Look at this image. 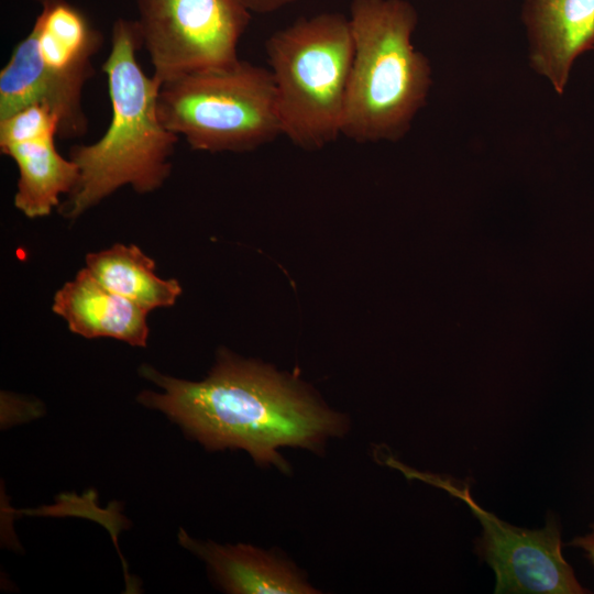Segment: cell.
I'll use <instances>...</instances> for the list:
<instances>
[{
  "label": "cell",
  "mask_w": 594,
  "mask_h": 594,
  "mask_svg": "<svg viewBox=\"0 0 594 594\" xmlns=\"http://www.w3.org/2000/svg\"><path fill=\"white\" fill-rule=\"evenodd\" d=\"M86 268L110 290L150 311L172 307L182 294L174 278H162L155 262L134 244L114 245L86 256Z\"/></svg>",
  "instance_id": "obj_13"
},
{
  "label": "cell",
  "mask_w": 594,
  "mask_h": 594,
  "mask_svg": "<svg viewBox=\"0 0 594 594\" xmlns=\"http://www.w3.org/2000/svg\"><path fill=\"white\" fill-rule=\"evenodd\" d=\"M283 135L320 150L341 135L353 36L349 18L322 12L300 18L265 43Z\"/></svg>",
  "instance_id": "obj_4"
},
{
  "label": "cell",
  "mask_w": 594,
  "mask_h": 594,
  "mask_svg": "<svg viewBox=\"0 0 594 594\" xmlns=\"http://www.w3.org/2000/svg\"><path fill=\"white\" fill-rule=\"evenodd\" d=\"M393 465L406 476L443 488L470 507L482 526L475 549L495 572V593H591L580 584L563 558L561 532L554 518H548L546 526L537 530L514 527L481 508L468 485H455L442 476L420 473L397 462Z\"/></svg>",
  "instance_id": "obj_8"
},
{
  "label": "cell",
  "mask_w": 594,
  "mask_h": 594,
  "mask_svg": "<svg viewBox=\"0 0 594 594\" xmlns=\"http://www.w3.org/2000/svg\"><path fill=\"white\" fill-rule=\"evenodd\" d=\"M163 124L196 151L249 152L283 135L270 69L239 61L161 84Z\"/></svg>",
  "instance_id": "obj_6"
},
{
  "label": "cell",
  "mask_w": 594,
  "mask_h": 594,
  "mask_svg": "<svg viewBox=\"0 0 594 594\" xmlns=\"http://www.w3.org/2000/svg\"><path fill=\"white\" fill-rule=\"evenodd\" d=\"M353 59L341 135L395 142L411 129L432 85L429 59L411 42L418 23L407 0H351Z\"/></svg>",
  "instance_id": "obj_3"
},
{
  "label": "cell",
  "mask_w": 594,
  "mask_h": 594,
  "mask_svg": "<svg viewBox=\"0 0 594 594\" xmlns=\"http://www.w3.org/2000/svg\"><path fill=\"white\" fill-rule=\"evenodd\" d=\"M136 8L142 47L160 84L240 61L251 13L239 0H136Z\"/></svg>",
  "instance_id": "obj_7"
},
{
  "label": "cell",
  "mask_w": 594,
  "mask_h": 594,
  "mask_svg": "<svg viewBox=\"0 0 594 594\" xmlns=\"http://www.w3.org/2000/svg\"><path fill=\"white\" fill-rule=\"evenodd\" d=\"M529 62L563 94L574 61L594 48V0H524Z\"/></svg>",
  "instance_id": "obj_9"
},
{
  "label": "cell",
  "mask_w": 594,
  "mask_h": 594,
  "mask_svg": "<svg viewBox=\"0 0 594 594\" xmlns=\"http://www.w3.org/2000/svg\"><path fill=\"white\" fill-rule=\"evenodd\" d=\"M52 309L73 333L146 346L150 310L103 286L86 267L56 292Z\"/></svg>",
  "instance_id": "obj_10"
},
{
  "label": "cell",
  "mask_w": 594,
  "mask_h": 594,
  "mask_svg": "<svg viewBox=\"0 0 594 594\" xmlns=\"http://www.w3.org/2000/svg\"><path fill=\"white\" fill-rule=\"evenodd\" d=\"M250 13L266 14L301 0H239Z\"/></svg>",
  "instance_id": "obj_15"
},
{
  "label": "cell",
  "mask_w": 594,
  "mask_h": 594,
  "mask_svg": "<svg viewBox=\"0 0 594 594\" xmlns=\"http://www.w3.org/2000/svg\"><path fill=\"white\" fill-rule=\"evenodd\" d=\"M40 4L30 33L0 72V120L41 103L57 116L58 138H78L88 129L82 90L94 76L91 59L103 36L67 0H40Z\"/></svg>",
  "instance_id": "obj_5"
},
{
  "label": "cell",
  "mask_w": 594,
  "mask_h": 594,
  "mask_svg": "<svg viewBox=\"0 0 594 594\" xmlns=\"http://www.w3.org/2000/svg\"><path fill=\"white\" fill-rule=\"evenodd\" d=\"M55 136L15 143L0 148L19 169L14 206L25 217L51 215L59 207L63 195H69L79 179V168L55 147Z\"/></svg>",
  "instance_id": "obj_12"
},
{
  "label": "cell",
  "mask_w": 594,
  "mask_h": 594,
  "mask_svg": "<svg viewBox=\"0 0 594 594\" xmlns=\"http://www.w3.org/2000/svg\"><path fill=\"white\" fill-rule=\"evenodd\" d=\"M57 116L45 105L24 107L0 120V148L11 144L58 136Z\"/></svg>",
  "instance_id": "obj_14"
},
{
  "label": "cell",
  "mask_w": 594,
  "mask_h": 594,
  "mask_svg": "<svg viewBox=\"0 0 594 594\" xmlns=\"http://www.w3.org/2000/svg\"><path fill=\"white\" fill-rule=\"evenodd\" d=\"M143 377L162 392L144 391L142 405L161 410L208 450L241 449L260 466L283 473L279 449L320 452L349 430L348 418L322 403L302 383L273 367L221 351L200 382L170 377L148 365Z\"/></svg>",
  "instance_id": "obj_1"
},
{
  "label": "cell",
  "mask_w": 594,
  "mask_h": 594,
  "mask_svg": "<svg viewBox=\"0 0 594 594\" xmlns=\"http://www.w3.org/2000/svg\"><path fill=\"white\" fill-rule=\"evenodd\" d=\"M179 542L200 557L217 582L233 594H315L304 572L286 558L250 544L197 541L180 530Z\"/></svg>",
  "instance_id": "obj_11"
},
{
  "label": "cell",
  "mask_w": 594,
  "mask_h": 594,
  "mask_svg": "<svg viewBox=\"0 0 594 594\" xmlns=\"http://www.w3.org/2000/svg\"><path fill=\"white\" fill-rule=\"evenodd\" d=\"M569 544L583 550L590 562L594 565V524L591 526L590 532L583 536H576Z\"/></svg>",
  "instance_id": "obj_16"
},
{
  "label": "cell",
  "mask_w": 594,
  "mask_h": 594,
  "mask_svg": "<svg viewBox=\"0 0 594 594\" xmlns=\"http://www.w3.org/2000/svg\"><path fill=\"white\" fill-rule=\"evenodd\" d=\"M141 47L136 21L116 20L111 48L102 64L111 120L98 141L74 145L69 151V158L79 168V179L59 205L67 219L75 220L127 185L139 194L153 193L170 175V157L179 136L160 118L161 84L141 68L136 58Z\"/></svg>",
  "instance_id": "obj_2"
}]
</instances>
